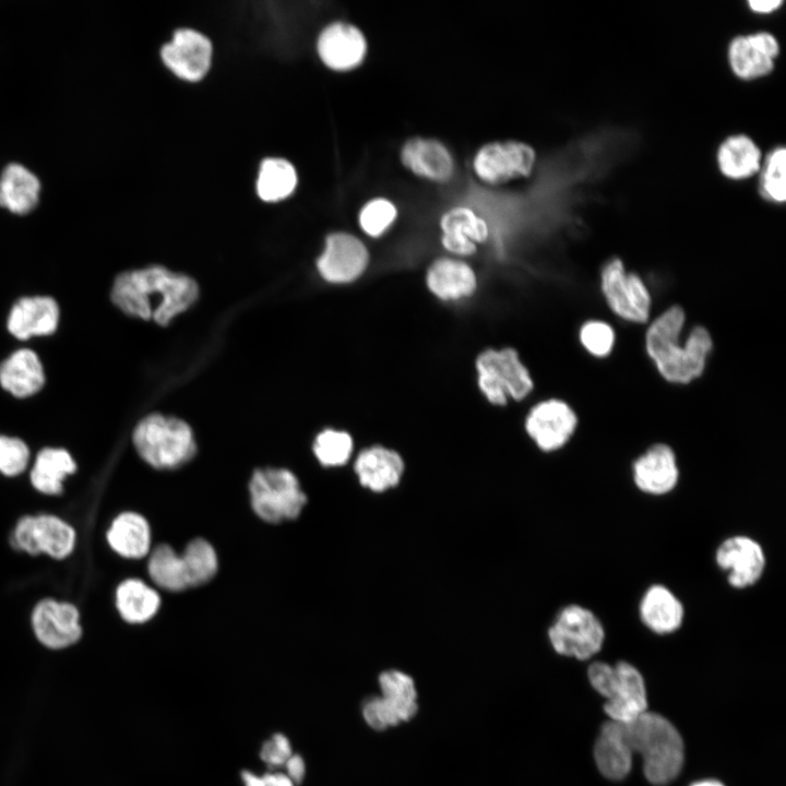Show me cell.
<instances>
[{"label":"cell","mask_w":786,"mask_h":786,"mask_svg":"<svg viewBox=\"0 0 786 786\" xmlns=\"http://www.w3.org/2000/svg\"><path fill=\"white\" fill-rule=\"evenodd\" d=\"M59 321V308L50 297H25L12 308L8 329L16 338L48 335L56 331Z\"/></svg>","instance_id":"44dd1931"},{"label":"cell","mask_w":786,"mask_h":786,"mask_svg":"<svg viewBox=\"0 0 786 786\" xmlns=\"http://www.w3.org/2000/svg\"><path fill=\"white\" fill-rule=\"evenodd\" d=\"M582 346L594 357L603 358L610 354L615 344L611 325L599 320L585 322L579 332Z\"/></svg>","instance_id":"ab89813d"},{"label":"cell","mask_w":786,"mask_h":786,"mask_svg":"<svg viewBox=\"0 0 786 786\" xmlns=\"http://www.w3.org/2000/svg\"><path fill=\"white\" fill-rule=\"evenodd\" d=\"M13 543L16 548L31 555L39 553L35 536V516L27 515L17 522L13 534Z\"/></svg>","instance_id":"ee69618b"},{"label":"cell","mask_w":786,"mask_h":786,"mask_svg":"<svg viewBox=\"0 0 786 786\" xmlns=\"http://www.w3.org/2000/svg\"><path fill=\"white\" fill-rule=\"evenodd\" d=\"M440 226L443 231L442 246L458 255L475 253L476 242H484L489 234L487 223L473 210L464 206L445 212Z\"/></svg>","instance_id":"603a6c76"},{"label":"cell","mask_w":786,"mask_h":786,"mask_svg":"<svg viewBox=\"0 0 786 786\" xmlns=\"http://www.w3.org/2000/svg\"><path fill=\"white\" fill-rule=\"evenodd\" d=\"M165 64L178 76L189 81L203 78L212 56L211 41L201 33L182 28L162 48Z\"/></svg>","instance_id":"e0dca14e"},{"label":"cell","mask_w":786,"mask_h":786,"mask_svg":"<svg viewBox=\"0 0 786 786\" xmlns=\"http://www.w3.org/2000/svg\"><path fill=\"white\" fill-rule=\"evenodd\" d=\"M40 183L36 176L19 164L8 165L0 178V205L16 214H26L37 202Z\"/></svg>","instance_id":"83f0119b"},{"label":"cell","mask_w":786,"mask_h":786,"mask_svg":"<svg viewBox=\"0 0 786 786\" xmlns=\"http://www.w3.org/2000/svg\"><path fill=\"white\" fill-rule=\"evenodd\" d=\"M133 443L141 457L156 468L178 467L190 461L196 450L192 431L184 421L158 414L139 422Z\"/></svg>","instance_id":"277c9868"},{"label":"cell","mask_w":786,"mask_h":786,"mask_svg":"<svg viewBox=\"0 0 786 786\" xmlns=\"http://www.w3.org/2000/svg\"><path fill=\"white\" fill-rule=\"evenodd\" d=\"M367 43L359 28L336 22L323 29L318 40L322 61L334 70H349L364 60Z\"/></svg>","instance_id":"d6986e66"},{"label":"cell","mask_w":786,"mask_h":786,"mask_svg":"<svg viewBox=\"0 0 786 786\" xmlns=\"http://www.w3.org/2000/svg\"><path fill=\"white\" fill-rule=\"evenodd\" d=\"M635 487L650 496L671 492L679 481V467L674 450L665 443H656L642 453L632 464Z\"/></svg>","instance_id":"2e32d148"},{"label":"cell","mask_w":786,"mask_h":786,"mask_svg":"<svg viewBox=\"0 0 786 786\" xmlns=\"http://www.w3.org/2000/svg\"><path fill=\"white\" fill-rule=\"evenodd\" d=\"M639 616L647 629L665 635L680 629L684 620V607L667 586L653 584L641 597Z\"/></svg>","instance_id":"7402d4cb"},{"label":"cell","mask_w":786,"mask_h":786,"mask_svg":"<svg viewBox=\"0 0 786 786\" xmlns=\"http://www.w3.org/2000/svg\"><path fill=\"white\" fill-rule=\"evenodd\" d=\"M107 539L120 556L142 558L150 548V526L142 515L126 512L115 519L107 532Z\"/></svg>","instance_id":"f1b7e54d"},{"label":"cell","mask_w":786,"mask_h":786,"mask_svg":"<svg viewBox=\"0 0 786 786\" xmlns=\"http://www.w3.org/2000/svg\"><path fill=\"white\" fill-rule=\"evenodd\" d=\"M632 755L623 723L611 719L605 722L594 747V758L599 772L611 781H620L631 770Z\"/></svg>","instance_id":"cb8c5ba5"},{"label":"cell","mask_w":786,"mask_h":786,"mask_svg":"<svg viewBox=\"0 0 786 786\" xmlns=\"http://www.w3.org/2000/svg\"><path fill=\"white\" fill-rule=\"evenodd\" d=\"M27 445L17 438L0 436V472L7 476L21 474L28 462Z\"/></svg>","instance_id":"60d3db41"},{"label":"cell","mask_w":786,"mask_h":786,"mask_svg":"<svg viewBox=\"0 0 786 786\" xmlns=\"http://www.w3.org/2000/svg\"><path fill=\"white\" fill-rule=\"evenodd\" d=\"M587 675L593 688L607 699L604 710L611 720L626 724L646 712L644 679L633 665L618 662L611 666L594 662Z\"/></svg>","instance_id":"5b68a950"},{"label":"cell","mask_w":786,"mask_h":786,"mask_svg":"<svg viewBox=\"0 0 786 786\" xmlns=\"http://www.w3.org/2000/svg\"><path fill=\"white\" fill-rule=\"evenodd\" d=\"M475 366L478 388L493 405H505L508 397L521 401L533 390L531 373L514 348L486 349Z\"/></svg>","instance_id":"8992f818"},{"label":"cell","mask_w":786,"mask_h":786,"mask_svg":"<svg viewBox=\"0 0 786 786\" xmlns=\"http://www.w3.org/2000/svg\"><path fill=\"white\" fill-rule=\"evenodd\" d=\"M285 765L287 770V776L294 782V784L301 783L305 776V762L302 758L298 754H291V757L286 761Z\"/></svg>","instance_id":"f6af8a7d"},{"label":"cell","mask_w":786,"mask_h":786,"mask_svg":"<svg viewBox=\"0 0 786 786\" xmlns=\"http://www.w3.org/2000/svg\"><path fill=\"white\" fill-rule=\"evenodd\" d=\"M783 1L781 0H749V9L758 14H769L776 11Z\"/></svg>","instance_id":"bcb514c9"},{"label":"cell","mask_w":786,"mask_h":786,"mask_svg":"<svg viewBox=\"0 0 786 786\" xmlns=\"http://www.w3.org/2000/svg\"><path fill=\"white\" fill-rule=\"evenodd\" d=\"M381 698L395 711L400 722H407L418 711L414 679L397 669L384 670L378 678Z\"/></svg>","instance_id":"1f68e13d"},{"label":"cell","mask_w":786,"mask_h":786,"mask_svg":"<svg viewBox=\"0 0 786 786\" xmlns=\"http://www.w3.org/2000/svg\"><path fill=\"white\" fill-rule=\"evenodd\" d=\"M260 757L270 767L284 765L291 757L288 739L282 734H275L271 740L264 742Z\"/></svg>","instance_id":"7bdbcfd3"},{"label":"cell","mask_w":786,"mask_h":786,"mask_svg":"<svg viewBox=\"0 0 786 786\" xmlns=\"http://www.w3.org/2000/svg\"><path fill=\"white\" fill-rule=\"evenodd\" d=\"M353 448L354 443L349 433L333 429H326L319 433L313 443L314 454L324 466L346 464Z\"/></svg>","instance_id":"74e56055"},{"label":"cell","mask_w":786,"mask_h":786,"mask_svg":"<svg viewBox=\"0 0 786 786\" xmlns=\"http://www.w3.org/2000/svg\"><path fill=\"white\" fill-rule=\"evenodd\" d=\"M690 786H725V785L715 779H704V781L695 782Z\"/></svg>","instance_id":"681fc988"},{"label":"cell","mask_w":786,"mask_h":786,"mask_svg":"<svg viewBox=\"0 0 786 786\" xmlns=\"http://www.w3.org/2000/svg\"><path fill=\"white\" fill-rule=\"evenodd\" d=\"M722 174L734 180L749 178L760 170L762 154L754 141L745 134L730 135L717 151Z\"/></svg>","instance_id":"4316f807"},{"label":"cell","mask_w":786,"mask_h":786,"mask_svg":"<svg viewBox=\"0 0 786 786\" xmlns=\"http://www.w3.org/2000/svg\"><path fill=\"white\" fill-rule=\"evenodd\" d=\"M760 193L773 203H784L786 200V150L783 146L774 147L762 162L760 167Z\"/></svg>","instance_id":"8d00e7d4"},{"label":"cell","mask_w":786,"mask_h":786,"mask_svg":"<svg viewBox=\"0 0 786 786\" xmlns=\"http://www.w3.org/2000/svg\"><path fill=\"white\" fill-rule=\"evenodd\" d=\"M600 288L610 310L620 319L632 323L648 320L652 308L651 294L634 272H627L618 258L608 260L600 271Z\"/></svg>","instance_id":"9c48e42d"},{"label":"cell","mask_w":786,"mask_h":786,"mask_svg":"<svg viewBox=\"0 0 786 786\" xmlns=\"http://www.w3.org/2000/svg\"><path fill=\"white\" fill-rule=\"evenodd\" d=\"M779 52L777 39L767 32L735 37L728 46V61L740 79L753 80L767 75Z\"/></svg>","instance_id":"9a60e30c"},{"label":"cell","mask_w":786,"mask_h":786,"mask_svg":"<svg viewBox=\"0 0 786 786\" xmlns=\"http://www.w3.org/2000/svg\"><path fill=\"white\" fill-rule=\"evenodd\" d=\"M428 289L441 300H457L474 294L477 277L463 261L450 258L436 260L426 275Z\"/></svg>","instance_id":"d4e9b609"},{"label":"cell","mask_w":786,"mask_h":786,"mask_svg":"<svg viewBox=\"0 0 786 786\" xmlns=\"http://www.w3.org/2000/svg\"><path fill=\"white\" fill-rule=\"evenodd\" d=\"M297 175L293 165L282 158H267L260 168L257 189L264 201H278L295 189Z\"/></svg>","instance_id":"836d02e7"},{"label":"cell","mask_w":786,"mask_h":786,"mask_svg":"<svg viewBox=\"0 0 786 786\" xmlns=\"http://www.w3.org/2000/svg\"><path fill=\"white\" fill-rule=\"evenodd\" d=\"M148 572L152 580L165 590L182 591L188 587L182 558L168 545H160L153 551Z\"/></svg>","instance_id":"e575fe53"},{"label":"cell","mask_w":786,"mask_h":786,"mask_svg":"<svg viewBox=\"0 0 786 786\" xmlns=\"http://www.w3.org/2000/svg\"><path fill=\"white\" fill-rule=\"evenodd\" d=\"M75 469V462L68 451L46 448L37 454L31 481L40 492L58 495L62 491L63 478Z\"/></svg>","instance_id":"f546056e"},{"label":"cell","mask_w":786,"mask_h":786,"mask_svg":"<svg viewBox=\"0 0 786 786\" xmlns=\"http://www.w3.org/2000/svg\"><path fill=\"white\" fill-rule=\"evenodd\" d=\"M198 294L192 278L152 266L121 273L112 286L111 299L129 315L167 325L195 301Z\"/></svg>","instance_id":"6da1fadb"},{"label":"cell","mask_w":786,"mask_h":786,"mask_svg":"<svg viewBox=\"0 0 786 786\" xmlns=\"http://www.w3.org/2000/svg\"><path fill=\"white\" fill-rule=\"evenodd\" d=\"M354 471L364 488L382 493L398 486L405 472V463L395 450L372 445L358 454Z\"/></svg>","instance_id":"ac0fdd59"},{"label":"cell","mask_w":786,"mask_h":786,"mask_svg":"<svg viewBox=\"0 0 786 786\" xmlns=\"http://www.w3.org/2000/svg\"><path fill=\"white\" fill-rule=\"evenodd\" d=\"M396 215V207L391 201L377 198L361 209L359 224L366 234L379 237L393 224Z\"/></svg>","instance_id":"f35d334b"},{"label":"cell","mask_w":786,"mask_h":786,"mask_svg":"<svg viewBox=\"0 0 786 786\" xmlns=\"http://www.w3.org/2000/svg\"><path fill=\"white\" fill-rule=\"evenodd\" d=\"M35 536L39 553L56 559L69 556L75 544L74 529L55 515L35 516Z\"/></svg>","instance_id":"d6a6232c"},{"label":"cell","mask_w":786,"mask_h":786,"mask_svg":"<svg viewBox=\"0 0 786 786\" xmlns=\"http://www.w3.org/2000/svg\"><path fill=\"white\" fill-rule=\"evenodd\" d=\"M715 562L733 588L745 590L761 580L766 557L758 540L747 535H733L717 546Z\"/></svg>","instance_id":"30bf717a"},{"label":"cell","mask_w":786,"mask_h":786,"mask_svg":"<svg viewBox=\"0 0 786 786\" xmlns=\"http://www.w3.org/2000/svg\"><path fill=\"white\" fill-rule=\"evenodd\" d=\"M116 604L121 617L131 623L151 619L158 610V594L140 580L122 582L116 592Z\"/></svg>","instance_id":"4dcf8cb0"},{"label":"cell","mask_w":786,"mask_h":786,"mask_svg":"<svg viewBox=\"0 0 786 786\" xmlns=\"http://www.w3.org/2000/svg\"><path fill=\"white\" fill-rule=\"evenodd\" d=\"M368 262L369 253L361 240L347 233H335L327 236L317 265L324 279L343 284L358 278Z\"/></svg>","instance_id":"4fadbf2b"},{"label":"cell","mask_w":786,"mask_h":786,"mask_svg":"<svg viewBox=\"0 0 786 786\" xmlns=\"http://www.w3.org/2000/svg\"><path fill=\"white\" fill-rule=\"evenodd\" d=\"M45 382L43 366L37 355L27 348L14 352L0 366V383L16 397L38 392Z\"/></svg>","instance_id":"484cf974"},{"label":"cell","mask_w":786,"mask_h":786,"mask_svg":"<svg viewBox=\"0 0 786 786\" xmlns=\"http://www.w3.org/2000/svg\"><path fill=\"white\" fill-rule=\"evenodd\" d=\"M262 778L265 786H294V782L283 773H266Z\"/></svg>","instance_id":"7dc6e473"},{"label":"cell","mask_w":786,"mask_h":786,"mask_svg":"<svg viewBox=\"0 0 786 786\" xmlns=\"http://www.w3.org/2000/svg\"><path fill=\"white\" fill-rule=\"evenodd\" d=\"M535 151L519 141L491 142L481 146L474 159V169L485 182L498 184L527 177L535 164Z\"/></svg>","instance_id":"8fae6325"},{"label":"cell","mask_w":786,"mask_h":786,"mask_svg":"<svg viewBox=\"0 0 786 786\" xmlns=\"http://www.w3.org/2000/svg\"><path fill=\"white\" fill-rule=\"evenodd\" d=\"M623 725L632 752L642 757L647 781L666 785L675 779L683 763V742L676 727L664 716L647 711Z\"/></svg>","instance_id":"3957f363"},{"label":"cell","mask_w":786,"mask_h":786,"mask_svg":"<svg viewBox=\"0 0 786 786\" xmlns=\"http://www.w3.org/2000/svg\"><path fill=\"white\" fill-rule=\"evenodd\" d=\"M32 624L36 638L49 648L68 647L82 634L80 614L75 606L44 599L34 608Z\"/></svg>","instance_id":"5bb4252c"},{"label":"cell","mask_w":786,"mask_h":786,"mask_svg":"<svg viewBox=\"0 0 786 786\" xmlns=\"http://www.w3.org/2000/svg\"><path fill=\"white\" fill-rule=\"evenodd\" d=\"M362 716L367 725L376 730H383L401 723L393 707L381 696H373L365 702Z\"/></svg>","instance_id":"b9f144b4"},{"label":"cell","mask_w":786,"mask_h":786,"mask_svg":"<svg viewBox=\"0 0 786 786\" xmlns=\"http://www.w3.org/2000/svg\"><path fill=\"white\" fill-rule=\"evenodd\" d=\"M249 490L254 512L269 523L297 517L307 502L296 476L283 468L255 471Z\"/></svg>","instance_id":"52a82bcc"},{"label":"cell","mask_w":786,"mask_h":786,"mask_svg":"<svg viewBox=\"0 0 786 786\" xmlns=\"http://www.w3.org/2000/svg\"><path fill=\"white\" fill-rule=\"evenodd\" d=\"M686 314L681 307L671 306L648 325L645 349L658 373L668 382L687 384L704 371L713 348L710 332L694 326L680 344Z\"/></svg>","instance_id":"7a4b0ae2"},{"label":"cell","mask_w":786,"mask_h":786,"mask_svg":"<svg viewBox=\"0 0 786 786\" xmlns=\"http://www.w3.org/2000/svg\"><path fill=\"white\" fill-rule=\"evenodd\" d=\"M188 587L209 582L217 571V557L213 547L204 539L191 541L181 555Z\"/></svg>","instance_id":"d590c367"},{"label":"cell","mask_w":786,"mask_h":786,"mask_svg":"<svg viewBox=\"0 0 786 786\" xmlns=\"http://www.w3.org/2000/svg\"><path fill=\"white\" fill-rule=\"evenodd\" d=\"M401 160L415 175L446 181L453 174V159L449 150L438 140L416 136L402 147Z\"/></svg>","instance_id":"ffe728a7"},{"label":"cell","mask_w":786,"mask_h":786,"mask_svg":"<svg viewBox=\"0 0 786 786\" xmlns=\"http://www.w3.org/2000/svg\"><path fill=\"white\" fill-rule=\"evenodd\" d=\"M576 426L577 417L574 410L558 398L536 404L525 419L526 433L544 452H555L564 446Z\"/></svg>","instance_id":"7c38bea8"},{"label":"cell","mask_w":786,"mask_h":786,"mask_svg":"<svg viewBox=\"0 0 786 786\" xmlns=\"http://www.w3.org/2000/svg\"><path fill=\"white\" fill-rule=\"evenodd\" d=\"M548 639L559 655L585 660L602 650L605 629L591 609L570 604L557 614L548 629Z\"/></svg>","instance_id":"ba28073f"},{"label":"cell","mask_w":786,"mask_h":786,"mask_svg":"<svg viewBox=\"0 0 786 786\" xmlns=\"http://www.w3.org/2000/svg\"><path fill=\"white\" fill-rule=\"evenodd\" d=\"M241 776L246 786H265L262 777H259L248 771L242 772Z\"/></svg>","instance_id":"c3c4849f"}]
</instances>
